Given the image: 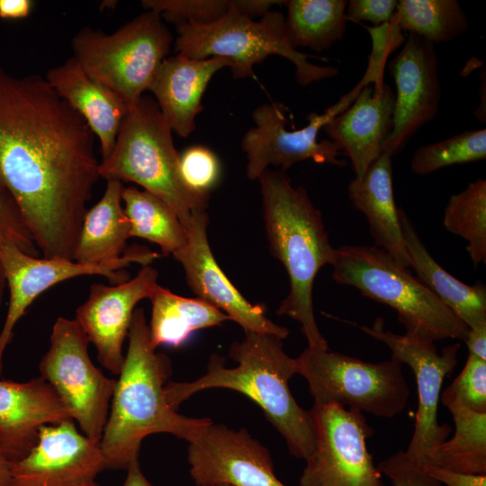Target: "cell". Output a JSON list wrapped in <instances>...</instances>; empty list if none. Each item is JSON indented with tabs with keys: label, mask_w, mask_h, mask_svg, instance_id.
Instances as JSON below:
<instances>
[{
	"label": "cell",
	"mask_w": 486,
	"mask_h": 486,
	"mask_svg": "<svg viewBox=\"0 0 486 486\" xmlns=\"http://www.w3.org/2000/svg\"><path fill=\"white\" fill-rule=\"evenodd\" d=\"M175 52L191 58L227 59L235 78L254 76V66L270 55L289 59L302 86L333 77L334 67L320 66L295 49L289 40L284 14L269 11L259 21L240 14L230 1L228 11L210 23L187 22L177 25Z\"/></svg>",
	"instance_id": "7"
},
{
	"label": "cell",
	"mask_w": 486,
	"mask_h": 486,
	"mask_svg": "<svg viewBox=\"0 0 486 486\" xmlns=\"http://www.w3.org/2000/svg\"><path fill=\"white\" fill-rule=\"evenodd\" d=\"M190 475L197 486H285L266 447L245 429L212 420L188 441Z\"/></svg>",
	"instance_id": "15"
},
{
	"label": "cell",
	"mask_w": 486,
	"mask_h": 486,
	"mask_svg": "<svg viewBox=\"0 0 486 486\" xmlns=\"http://www.w3.org/2000/svg\"><path fill=\"white\" fill-rule=\"evenodd\" d=\"M128 350L116 382L111 410L100 440L105 469H127L139 460L143 439L157 433L187 442L210 418L181 415L167 402L169 358L152 346L143 308H136Z\"/></svg>",
	"instance_id": "2"
},
{
	"label": "cell",
	"mask_w": 486,
	"mask_h": 486,
	"mask_svg": "<svg viewBox=\"0 0 486 486\" xmlns=\"http://www.w3.org/2000/svg\"><path fill=\"white\" fill-rule=\"evenodd\" d=\"M5 286H7L6 278H5L4 266H3V264H2L1 259H0V305L2 303L3 295H4Z\"/></svg>",
	"instance_id": "46"
},
{
	"label": "cell",
	"mask_w": 486,
	"mask_h": 486,
	"mask_svg": "<svg viewBox=\"0 0 486 486\" xmlns=\"http://www.w3.org/2000/svg\"><path fill=\"white\" fill-rule=\"evenodd\" d=\"M122 486H153L143 474L139 460L129 465Z\"/></svg>",
	"instance_id": "44"
},
{
	"label": "cell",
	"mask_w": 486,
	"mask_h": 486,
	"mask_svg": "<svg viewBox=\"0 0 486 486\" xmlns=\"http://www.w3.org/2000/svg\"><path fill=\"white\" fill-rule=\"evenodd\" d=\"M149 300L152 310L148 325L155 348L158 346L178 347L193 332L230 320L227 314L210 303L199 298L176 295L160 285Z\"/></svg>",
	"instance_id": "27"
},
{
	"label": "cell",
	"mask_w": 486,
	"mask_h": 486,
	"mask_svg": "<svg viewBox=\"0 0 486 486\" xmlns=\"http://www.w3.org/2000/svg\"><path fill=\"white\" fill-rule=\"evenodd\" d=\"M394 92L382 81L363 87L353 103L323 128L363 176L381 156L393 126Z\"/></svg>",
	"instance_id": "20"
},
{
	"label": "cell",
	"mask_w": 486,
	"mask_h": 486,
	"mask_svg": "<svg viewBox=\"0 0 486 486\" xmlns=\"http://www.w3.org/2000/svg\"><path fill=\"white\" fill-rule=\"evenodd\" d=\"M359 93L355 87L323 113H310L309 123L293 130L286 128L287 108L283 104L272 102L258 106L253 112L255 127L242 139V148L248 158V177L259 179L270 165L280 166L284 172L291 166L307 159L318 164L345 166L347 163L339 158L342 152L338 146L330 140L319 141L318 134L321 128L346 110Z\"/></svg>",
	"instance_id": "12"
},
{
	"label": "cell",
	"mask_w": 486,
	"mask_h": 486,
	"mask_svg": "<svg viewBox=\"0 0 486 486\" xmlns=\"http://www.w3.org/2000/svg\"><path fill=\"white\" fill-rule=\"evenodd\" d=\"M68 418L66 406L42 377L22 382L0 380V452L11 463L32 449L42 426Z\"/></svg>",
	"instance_id": "21"
},
{
	"label": "cell",
	"mask_w": 486,
	"mask_h": 486,
	"mask_svg": "<svg viewBox=\"0 0 486 486\" xmlns=\"http://www.w3.org/2000/svg\"><path fill=\"white\" fill-rule=\"evenodd\" d=\"M446 388L469 409L486 413V361L468 355L462 372Z\"/></svg>",
	"instance_id": "36"
},
{
	"label": "cell",
	"mask_w": 486,
	"mask_h": 486,
	"mask_svg": "<svg viewBox=\"0 0 486 486\" xmlns=\"http://www.w3.org/2000/svg\"><path fill=\"white\" fill-rule=\"evenodd\" d=\"M359 328L386 345L392 351V358L408 364L413 371L418 410L414 432L405 453L421 465L431 464L436 450L451 431L448 424H439L437 410L444 379L455 368L461 345H448L439 353L434 341L385 330L383 319L380 317L371 327L359 326Z\"/></svg>",
	"instance_id": "13"
},
{
	"label": "cell",
	"mask_w": 486,
	"mask_h": 486,
	"mask_svg": "<svg viewBox=\"0 0 486 486\" xmlns=\"http://www.w3.org/2000/svg\"><path fill=\"white\" fill-rule=\"evenodd\" d=\"M180 171L187 186L194 192L209 195L220 176V164L207 148L193 146L180 156Z\"/></svg>",
	"instance_id": "35"
},
{
	"label": "cell",
	"mask_w": 486,
	"mask_h": 486,
	"mask_svg": "<svg viewBox=\"0 0 486 486\" xmlns=\"http://www.w3.org/2000/svg\"><path fill=\"white\" fill-rule=\"evenodd\" d=\"M122 198L130 237L158 245L163 256L173 255L185 246L187 229L161 199L135 186L124 187Z\"/></svg>",
	"instance_id": "30"
},
{
	"label": "cell",
	"mask_w": 486,
	"mask_h": 486,
	"mask_svg": "<svg viewBox=\"0 0 486 486\" xmlns=\"http://www.w3.org/2000/svg\"><path fill=\"white\" fill-rule=\"evenodd\" d=\"M94 138L45 77L14 76L0 65V191L43 257L74 261L100 177Z\"/></svg>",
	"instance_id": "1"
},
{
	"label": "cell",
	"mask_w": 486,
	"mask_h": 486,
	"mask_svg": "<svg viewBox=\"0 0 486 486\" xmlns=\"http://www.w3.org/2000/svg\"><path fill=\"white\" fill-rule=\"evenodd\" d=\"M426 472L444 486H486V474H470L436 465H423Z\"/></svg>",
	"instance_id": "40"
},
{
	"label": "cell",
	"mask_w": 486,
	"mask_h": 486,
	"mask_svg": "<svg viewBox=\"0 0 486 486\" xmlns=\"http://www.w3.org/2000/svg\"><path fill=\"white\" fill-rule=\"evenodd\" d=\"M56 93L86 122L100 144L102 159L112 152L128 106L108 87L91 78L73 57L44 76Z\"/></svg>",
	"instance_id": "23"
},
{
	"label": "cell",
	"mask_w": 486,
	"mask_h": 486,
	"mask_svg": "<svg viewBox=\"0 0 486 486\" xmlns=\"http://www.w3.org/2000/svg\"><path fill=\"white\" fill-rule=\"evenodd\" d=\"M89 343L76 320L58 318L39 370L82 432L100 442L117 380L94 364L88 355Z\"/></svg>",
	"instance_id": "10"
},
{
	"label": "cell",
	"mask_w": 486,
	"mask_h": 486,
	"mask_svg": "<svg viewBox=\"0 0 486 486\" xmlns=\"http://www.w3.org/2000/svg\"><path fill=\"white\" fill-rule=\"evenodd\" d=\"M214 486H232V485L229 484V483H219V484H216Z\"/></svg>",
	"instance_id": "48"
},
{
	"label": "cell",
	"mask_w": 486,
	"mask_h": 486,
	"mask_svg": "<svg viewBox=\"0 0 486 486\" xmlns=\"http://www.w3.org/2000/svg\"><path fill=\"white\" fill-rule=\"evenodd\" d=\"M485 158L486 130H471L418 148L410 160V168L417 175H428L445 166L476 162Z\"/></svg>",
	"instance_id": "33"
},
{
	"label": "cell",
	"mask_w": 486,
	"mask_h": 486,
	"mask_svg": "<svg viewBox=\"0 0 486 486\" xmlns=\"http://www.w3.org/2000/svg\"><path fill=\"white\" fill-rule=\"evenodd\" d=\"M230 67L222 58H191L182 54L166 58L149 91L172 131L185 138L194 130L202 94L214 74Z\"/></svg>",
	"instance_id": "22"
},
{
	"label": "cell",
	"mask_w": 486,
	"mask_h": 486,
	"mask_svg": "<svg viewBox=\"0 0 486 486\" xmlns=\"http://www.w3.org/2000/svg\"><path fill=\"white\" fill-rule=\"evenodd\" d=\"M33 2L31 0H0V18L22 19L27 17Z\"/></svg>",
	"instance_id": "43"
},
{
	"label": "cell",
	"mask_w": 486,
	"mask_h": 486,
	"mask_svg": "<svg viewBox=\"0 0 486 486\" xmlns=\"http://www.w3.org/2000/svg\"><path fill=\"white\" fill-rule=\"evenodd\" d=\"M393 19L401 31L433 44L450 41L469 27L468 18L456 0H400Z\"/></svg>",
	"instance_id": "31"
},
{
	"label": "cell",
	"mask_w": 486,
	"mask_h": 486,
	"mask_svg": "<svg viewBox=\"0 0 486 486\" xmlns=\"http://www.w3.org/2000/svg\"><path fill=\"white\" fill-rule=\"evenodd\" d=\"M232 4L236 10L242 15L254 20L256 17H262L274 4H280L284 1L274 0H232Z\"/></svg>",
	"instance_id": "41"
},
{
	"label": "cell",
	"mask_w": 486,
	"mask_h": 486,
	"mask_svg": "<svg viewBox=\"0 0 486 486\" xmlns=\"http://www.w3.org/2000/svg\"><path fill=\"white\" fill-rule=\"evenodd\" d=\"M0 242L13 244L32 256L39 255L38 248L16 204L2 191H0Z\"/></svg>",
	"instance_id": "37"
},
{
	"label": "cell",
	"mask_w": 486,
	"mask_h": 486,
	"mask_svg": "<svg viewBox=\"0 0 486 486\" xmlns=\"http://www.w3.org/2000/svg\"><path fill=\"white\" fill-rule=\"evenodd\" d=\"M285 18L292 45L320 52L330 49L346 32V0H289Z\"/></svg>",
	"instance_id": "29"
},
{
	"label": "cell",
	"mask_w": 486,
	"mask_h": 486,
	"mask_svg": "<svg viewBox=\"0 0 486 486\" xmlns=\"http://www.w3.org/2000/svg\"><path fill=\"white\" fill-rule=\"evenodd\" d=\"M294 370L306 380L316 406L338 404L392 418L404 410L410 394L402 364L392 357L371 363L307 347L294 358Z\"/></svg>",
	"instance_id": "9"
},
{
	"label": "cell",
	"mask_w": 486,
	"mask_h": 486,
	"mask_svg": "<svg viewBox=\"0 0 486 486\" xmlns=\"http://www.w3.org/2000/svg\"><path fill=\"white\" fill-rule=\"evenodd\" d=\"M443 224L467 242L466 250L476 267L486 263V180L479 178L452 195L445 208Z\"/></svg>",
	"instance_id": "32"
},
{
	"label": "cell",
	"mask_w": 486,
	"mask_h": 486,
	"mask_svg": "<svg viewBox=\"0 0 486 486\" xmlns=\"http://www.w3.org/2000/svg\"><path fill=\"white\" fill-rule=\"evenodd\" d=\"M266 230L272 255L284 266L290 291L276 313L301 325L308 347L329 349L317 325L312 303L314 279L331 265L335 249L321 212L306 190L293 187L284 171L266 169L259 177Z\"/></svg>",
	"instance_id": "4"
},
{
	"label": "cell",
	"mask_w": 486,
	"mask_h": 486,
	"mask_svg": "<svg viewBox=\"0 0 486 486\" xmlns=\"http://www.w3.org/2000/svg\"><path fill=\"white\" fill-rule=\"evenodd\" d=\"M454 422V434L436 450L431 464L454 472L486 474V413L464 405L447 388L440 395Z\"/></svg>",
	"instance_id": "28"
},
{
	"label": "cell",
	"mask_w": 486,
	"mask_h": 486,
	"mask_svg": "<svg viewBox=\"0 0 486 486\" xmlns=\"http://www.w3.org/2000/svg\"><path fill=\"white\" fill-rule=\"evenodd\" d=\"M11 464L0 452V486H12Z\"/></svg>",
	"instance_id": "45"
},
{
	"label": "cell",
	"mask_w": 486,
	"mask_h": 486,
	"mask_svg": "<svg viewBox=\"0 0 486 486\" xmlns=\"http://www.w3.org/2000/svg\"><path fill=\"white\" fill-rule=\"evenodd\" d=\"M158 274L157 269L148 265L122 284H93L88 298L76 310L75 320L94 346L98 361L112 374L119 375L123 365L122 346L135 307L156 292Z\"/></svg>",
	"instance_id": "18"
},
{
	"label": "cell",
	"mask_w": 486,
	"mask_h": 486,
	"mask_svg": "<svg viewBox=\"0 0 486 486\" xmlns=\"http://www.w3.org/2000/svg\"><path fill=\"white\" fill-rule=\"evenodd\" d=\"M172 40L162 17L147 10L112 33L83 27L72 39L73 58L129 108L149 90Z\"/></svg>",
	"instance_id": "8"
},
{
	"label": "cell",
	"mask_w": 486,
	"mask_h": 486,
	"mask_svg": "<svg viewBox=\"0 0 486 486\" xmlns=\"http://www.w3.org/2000/svg\"><path fill=\"white\" fill-rule=\"evenodd\" d=\"M228 0H143L146 10L158 14L162 19L180 25L187 22L210 23L229 9Z\"/></svg>",
	"instance_id": "34"
},
{
	"label": "cell",
	"mask_w": 486,
	"mask_h": 486,
	"mask_svg": "<svg viewBox=\"0 0 486 486\" xmlns=\"http://www.w3.org/2000/svg\"><path fill=\"white\" fill-rule=\"evenodd\" d=\"M86 486H101V485L98 484V483L94 481V482H92L88 483Z\"/></svg>",
	"instance_id": "47"
},
{
	"label": "cell",
	"mask_w": 486,
	"mask_h": 486,
	"mask_svg": "<svg viewBox=\"0 0 486 486\" xmlns=\"http://www.w3.org/2000/svg\"><path fill=\"white\" fill-rule=\"evenodd\" d=\"M310 412L315 447L300 486H385L366 446L374 430L361 411L326 404Z\"/></svg>",
	"instance_id": "11"
},
{
	"label": "cell",
	"mask_w": 486,
	"mask_h": 486,
	"mask_svg": "<svg viewBox=\"0 0 486 486\" xmlns=\"http://www.w3.org/2000/svg\"><path fill=\"white\" fill-rule=\"evenodd\" d=\"M104 194L87 210L74 252V261L99 265L120 258L130 236V222L122 205L124 186L108 179Z\"/></svg>",
	"instance_id": "26"
},
{
	"label": "cell",
	"mask_w": 486,
	"mask_h": 486,
	"mask_svg": "<svg viewBox=\"0 0 486 486\" xmlns=\"http://www.w3.org/2000/svg\"><path fill=\"white\" fill-rule=\"evenodd\" d=\"M394 79L393 126L382 153L392 157L437 114L441 86L434 44L409 32L398 55L389 65Z\"/></svg>",
	"instance_id": "16"
},
{
	"label": "cell",
	"mask_w": 486,
	"mask_h": 486,
	"mask_svg": "<svg viewBox=\"0 0 486 486\" xmlns=\"http://www.w3.org/2000/svg\"><path fill=\"white\" fill-rule=\"evenodd\" d=\"M353 206L367 219L377 248L400 266L410 267L392 189V157L382 153L361 177L348 184Z\"/></svg>",
	"instance_id": "24"
},
{
	"label": "cell",
	"mask_w": 486,
	"mask_h": 486,
	"mask_svg": "<svg viewBox=\"0 0 486 486\" xmlns=\"http://www.w3.org/2000/svg\"><path fill=\"white\" fill-rule=\"evenodd\" d=\"M376 467L393 486H444L431 477L423 465L410 459L405 451H398Z\"/></svg>",
	"instance_id": "38"
},
{
	"label": "cell",
	"mask_w": 486,
	"mask_h": 486,
	"mask_svg": "<svg viewBox=\"0 0 486 486\" xmlns=\"http://www.w3.org/2000/svg\"><path fill=\"white\" fill-rule=\"evenodd\" d=\"M242 341L229 350L235 367L225 366L224 357L212 354L207 372L193 382H167L166 396L176 410L194 393L212 388L230 389L255 402L284 437L290 453L306 460L315 447L310 410L293 398L289 381L295 374L294 358L284 350L283 339L269 334L245 332Z\"/></svg>",
	"instance_id": "3"
},
{
	"label": "cell",
	"mask_w": 486,
	"mask_h": 486,
	"mask_svg": "<svg viewBox=\"0 0 486 486\" xmlns=\"http://www.w3.org/2000/svg\"><path fill=\"white\" fill-rule=\"evenodd\" d=\"M398 213L410 267L418 279L469 328L486 323L485 285H469L450 274L429 254L402 207Z\"/></svg>",
	"instance_id": "25"
},
{
	"label": "cell",
	"mask_w": 486,
	"mask_h": 486,
	"mask_svg": "<svg viewBox=\"0 0 486 486\" xmlns=\"http://www.w3.org/2000/svg\"><path fill=\"white\" fill-rule=\"evenodd\" d=\"M395 0H351L346 8V19L354 22H370L375 26L389 22L395 13Z\"/></svg>",
	"instance_id": "39"
},
{
	"label": "cell",
	"mask_w": 486,
	"mask_h": 486,
	"mask_svg": "<svg viewBox=\"0 0 486 486\" xmlns=\"http://www.w3.org/2000/svg\"><path fill=\"white\" fill-rule=\"evenodd\" d=\"M332 278L341 285L392 308L407 335L436 341H464L469 328L418 278L374 246L345 245L335 249Z\"/></svg>",
	"instance_id": "6"
},
{
	"label": "cell",
	"mask_w": 486,
	"mask_h": 486,
	"mask_svg": "<svg viewBox=\"0 0 486 486\" xmlns=\"http://www.w3.org/2000/svg\"><path fill=\"white\" fill-rule=\"evenodd\" d=\"M98 170L106 180L142 186L165 202L186 229L194 213L206 211L209 195L194 192L184 181L172 130L149 97L142 96L128 108L113 148Z\"/></svg>",
	"instance_id": "5"
},
{
	"label": "cell",
	"mask_w": 486,
	"mask_h": 486,
	"mask_svg": "<svg viewBox=\"0 0 486 486\" xmlns=\"http://www.w3.org/2000/svg\"><path fill=\"white\" fill-rule=\"evenodd\" d=\"M207 226L206 211L194 213L187 226L185 246L173 254L184 270L190 289L199 299L227 314L245 332L285 338L289 330L270 320L263 305L247 301L219 266L210 248Z\"/></svg>",
	"instance_id": "19"
},
{
	"label": "cell",
	"mask_w": 486,
	"mask_h": 486,
	"mask_svg": "<svg viewBox=\"0 0 486 486\" xmlns=\"http://www.w3.org/2000/svg\"><path fill=\"white\" fill-rule=\"evenodd\" d=\"M159 256L147 247L132 246L116 260L84 265L68 259L39 258L13 244L0 242V259L9 288L8 310L0 332V374L4 353L12 340L14 326L40 294L60 282L86 274L104 275L112 284H119L129 280L123 269L131 263L148 266Z\"/></svg>",
	"instance_id": "14"
},
{
	"label": "cell",
	"mask_w": 486,
	"mask_h": 486,
	"mask_svg": "<svg viewBox=\"0 0 486 486\" xmlns=\"http://www.w3.org/2000/svg\"><path fill=\"white\" fill-rule=\"evenodd\" d=\"M104 469L100 442L68 418L40 428L32 449L11 464L12 486H86Z\"/></svg>",
	"instance_id": "17"
},
{
	"label": "cell",
	"mask_w": 486,
	"mask_h": 486,
	"mask_svg": "<svg viewBox=\"0 0 486 486\" xmlns=\"http://www.w3.org/2000/svg\"><path fill=\"white\" fill-rule=\"evenodd\" d=\"M464 342L468 347V355L486 361V323L469 328Z\"/></svg>",
	"instance_id": "42"
}]
</instances>
